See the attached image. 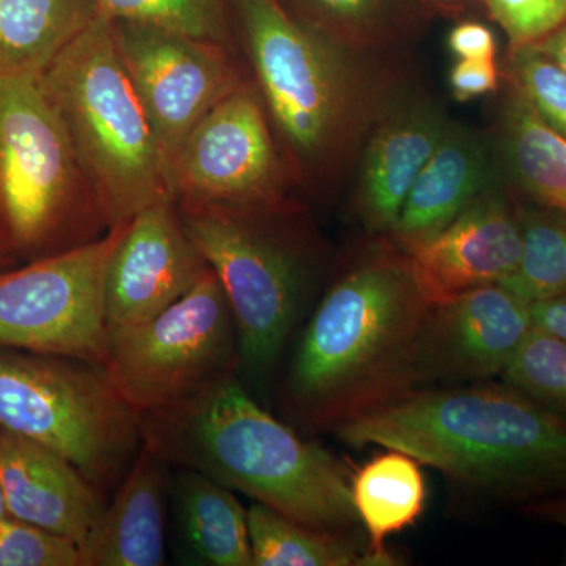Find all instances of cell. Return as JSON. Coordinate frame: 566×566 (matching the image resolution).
I'll list each match as a JSON object with an SVG mask.
<instances>
[{
    "mask_svg": "<svg viewBox=\"0 0 566 566\" xmlns=\"http://www.w3.org/2000/svg\"><path fill=\"white\" fill-rule=\"evenodd\" d=\"M334 430L346 444L400 450L494 494L566 483V420L510 385L406 390Z\"/></svg>",
    "mask_w": 566,
    "mask_h": 566,
    "instance_id": "6da1fadb",
    "label": "cell"
},
{
    "mask_svg": "<svg viewBox=\"0 0 566 566\" xmlns=\"http://www.w3.org/2000/svg\"><path fill=\"white\" fill-rule=\"evenodd\" d=\"M408 259L375 256L324 294L293 354L283 400L297 422L327 427L422 382L433 312Z\"/></svg>",
    "mask_w": 566,
    "mask_h": 566,
    "instance_id": "7a4b0ae2",
    "label": "cell"
},
{
    "mask_svg": "<svg viewBox=\"0 0 566 566\" xmlns=\"http://www.w3.org/2000/svg\"><path fill=\"white\" fill-rule=\"evenodd\" d=\"M144 444L318 531L360 523L345 465L264 411L238 376L185 403L142 412Z\"/></svg>",
    "mask_w": 566,
    "mask_h": 566,
    "instance_id": "3957f363",
    "label": "cell"
},
{
    "mask_svg": "<svg viewBox=\"0 0 566 566\" xmlns=\"http://www.w3.org/2000/svg\"><path fill=\"white\" fill-rule=\"evenodd\" d=\"M111 227L174 199L169 161L99 14L41 74Z\"/></svg>",
    "mask_w": 566,
    "mask_h": 566,
    "instance_id": "277c9868",
    "label": "cell"
},
{
    "mask_svg": "<svg viewBox=\"0 0 566 566\" xmlns=\"http://www.w3.org/2000/svg\"><path fill=\"white\" fill-rule=\"evenodd\" d=\"M111 229L41 76H0V253L35 262Z\"/></svg>",
    "mask_w": 566,
    "mask_h": 566,
    "instance_id": "5b68a950",
    "label": "cell"
},
{
    "mask_svg": "<svg viewBox=\"0 0 566 566\" xmlns=\"http://www.w3.org/2000/svg\"><path fill=\"white\" fill-rule=\"evenodd\" d=\"M241 43L290 174L329 170L352 134L356 95L340 44L279 0H232Z\"/></svg>",
    "mask_w": 566,
    "mask_h": 566,
    "instance_id": "8992f818",
    "label": "cell"
},
{
    "mask_svg": "<svg viewBox=\"0 0 566 566\" xmlns=\"http://www.w3.org/2000/svg\"><path fill=\"white\" fill-rule=\"evenodd\" d=\"M0 427L50 447L109 497L144 444L103 364L0 348Z\"/></svg>",
    "mask_w": 566,
    "mask_h": 566,
    "instance_id": "52a82bcc",
    "label": "cell"
},
{
    "mask_svg": "<svg viewBox=\"0 0 566 566\" xmlns=\"http://www.w3.org/2000/svg\"><path fill=\"white\" fill-rule=\"evenodd\" d=\"M186 232L221 282L240 342L238 378L262 386L303 307L307 262L285 222L292 207L178 203Z\"/></svg>",
    "mask_w": 566,
    "mask_h": 566,
    "instance_id": "ba28073f",
    "label": "cell"
},
{
    "mask_svg": "<svg viewBox=\"0 0 566 566\" xmlns=\"http://www.w3.org/2000/svg\"><path fill=\"white\" fill-rule=\"evenodd\" d=\"M104 367L139 415L185 403L238 376L237 323L211 268L161 314L111 331Z\"/></svg>",
    "mask_w": 566,
    "mask_h": 566,
    "instance_id": "9c48e42d",
    "label": "cell"
},
{
    "mask_svg": "<svg viewBox=\"0 0 566 566\" xmlns=\"http://www.w3.org/2000/svg\"><path fill=\"white\" fill-rule=\"evenodd\" d=\"M126 223L91 244L0 271V348L106 364V277Z\"/></svg>",
    "mask_w": 566,
    "mask_h": 566,
    "instance_id": "30bf717a",
    "label": "cell"
},
{
    "mask_svg": "<svg viewBox=\"0 0 566 566\" xmlns=\"http://www.w3.org/2000/svg\"><path fill=\"white\" fill-rule=\"evenodd\" d=\"M289 175L251 80L197 123L170 161L174 199L205 207H286Z\"/></svg>",
    "mask_w": 566,
    "mask_h": 566,
    "instance_id": "8fae6325",
    "label": "cell"
},
{
    "mask_svg": "<svg viewBox=\"0 0 566 566\" xmlns=\"http://www.w3.org/2000/svg\"><path fill=\"white\" fill-rule=\"evenodd\" d=\"M111 31L170 170L197 123L249 80L238 51L137 22L111 21Z\"/></svg>",
    "mask_w": 566,
    "mask_h": 566,
    "instance_id": "7c38bea8",
    "label": "cell"
},
{
    "mask_svg": "<svg viewBox=\"0 0 566 566\" xmlns=\"http://www.w3.org/2000/svg\"><path fill=\"white\" fill-rule=\"evenodd\" d=\"M208 268L186 232L177 200L140 211L126 223L107 270V333L161 314L185 296Z\"/></svg>",
    "mask_w": 566,
    "mask_h": 566,
    "instance_id": "4fadbf2b",
    "label": "cell"
},
{
    "mask_svg": "<svg viewBox=\"0 0 566 566\" xmlns=\"http://www.w3.org/2000/svg\"><path fill=\"white\" fill-rule=\"evenodd\" d=\"M532 327L531 304L499 283L436 305L424 333L422 382L504 375Z\"/></svg>",
    "mask_w": 566,
    "mask_h": 566,
    "instance_id": "5bb4252c",
    "label": "cell"
},
{
    "mask_svg": "<svg viewBox=\"0 0 566 566\" xmlns=\"http://www.w3.org/2000/svg\"><path fill=\"white\" fill-rule=\"evenodd\" d=\"M523 227L499 199L475 200L430 240L409 249L417 292L442 305L480 286L501 283L516 270Z\"/></svg>",
    "mask_w": 566,
    "mask_h": 566,
    "instance_id": "9a60e30c",
    "label": "cell"
},
{
    "mask_svg": "<svg viewBox=\"0 0 566 566\" xmlns=\"http://www.w3.org/2000/svg\"><path fill=\"white\" fill-rule=\"evenodd\" d=\"M0 486L10 516L66 536L82 549L107 504L106 495L61 453L3 427Z\"/></svg>",
    "mask_w": 566,
    "mask_h": 566,
    "instance_id": "2e32d148",
    "label": "cell"
},
{
    "mask_svg": "<svg viewBox=\"0 0 566 566\" xmlns=\"http://www.w3.org/2000/svg\"><path fill=\"white\" fill-rule=\"evenodd\" d=\"M172 469L159 453L142 444L82 549L84 566L166 564Z\"/></svg>",
    "mask_w": 566,
    "mask_h": 566,
    "instance_id": "e0dca14e",
    "label": "cell"
},
{
    "mask_svg": "<svg viewBox=\"0 0 566 566\" xmlns=\"http://www.w3.org/2000/svg\"><path fill=\"white\" fill-rule=\"evenodd\" d=\"M447 129L434 112L415 107L387 118L365 151L360 202L378 229H394L416 178Z\"/></svg>",
    "mask_w": 566,
    "mask_h": 566,
    "instance_id": "ac0fdd59",
    "label": "cell"
},
{
    "mask_svg": "<svg viewBox=\"0 0 566 566\" xmlns=\"http://www.w3.org/2000/svg\"><path fill=\"white\" fill-rule=\"evenodd\" d=\"M170 505L185 564L253 566L248 510L233 490L196 469L174 468Z\"/></svg>",
    "mask_w": 566,
    "mask_h": 566,
    "instance_id": "d6986e66",
    "label": "cell"
},
{
    "mask_svg": "<svg viewBox=\"0 0 566 566\" xmlns=\"http://www.w3.org/2000/svg\"><path fill=\"white\" fill-rule=\"evenodd\" d=\"M486 163L479 142L447 129L406 197L392 232L405 248L430 240L479 200Z\"/></svg>",
    "mask_w": 566,
    "mask_h": 566,
    "instance_id": "ffe728a7",
    "label": "cell"
},
{
    "mask_svg": "<svg viewBox=\"0 0 566 566\" xmlns=\"http://www.w3.org/2000/svg\"><path fill=\"white\" fill-rule=\"evenodd\" d=\"M98 17L96 0H0V76H41Z\"/></svg>",
    "mask_w": 566,
    "mask_h": 566,
    "instance_id": "44dd1931",
    "label": "cell"
},
{
    "mask_svg": "<svg viewBox=\"0 0 566 566\" xmlns=\"http://www.w3.org/2000/svg\"><path fill=\"white\" fill-rule=\"evenodd\" d=\"M387 450L352 476L354 506L368 534L365 556L374 566L394 565L386 539L412 526L427 502L419 461L400 450Z\"/></svg>",
    "mask_w": 566,
    "mask_h": 566,
    "instance_id": "7402d4cb",
    "label": "cell"
},
{
    "mask_svg": "<svg viewBox=\"0 0 566 566\" xmlns=\"http://www.w3.org/2000/svg\"><path fill=\"white\" fill-rule=\"evenodd\" d=\"M253 566L367 565L340 534L318 531L253 502L248 510Z\"/></svg>",
    "mask_w": 566,
    "mask_h": 566,
    "instance_id": "603a6c76",
    "label": "cell"
},
{
    "mask_svg": "<svg viewBox=\"0 0 566 566\" xmlns=\"http://www.w3.org/2000/svg\"><path fill=\"white\" fill-rule=\"evenodd\" d=\"M509 142L523 185L539 202L566 212V137L520 98L510 112Z\"/></svg>",
    "mask_w": 566,
    "mask_h": 566,
    "instance_id": "cb8c5ba5",
    "label": "cell"
},
{
    "mask_svg": "<svg viewBox=\"0 0 566 566\" xmlns=\"http://www.w3.org/2000/svg\"><path fill=\"white\" fill-rule=\"evenodd\" d=\"M109 21L137 22L237 51L229 0H96Z\"/></svg>",
    "mask_w": 566,
    "mask_h": 566,
    "instance_id": "d4e9b609",
    "label": "cell"
},
{
    "mask_svg": "<svg viewBox=\"0 0 566 566\" xmlns=\"http://www.w3.org/2000/svg\"><path fill=\"white\" fill-rule=\"evenodd\" d=\"M499 285L528 304L566 293V223L527 222L520 263Z\"/></svg>",
    "mask_w": 566,
    "mask_h": 566,
    "instance_id": "484cf974",
    "label": "cell"
},
{
    "mask_svg": "<svg viewBox=\"0 0 566 566\" xmlns=\"http://www.w3.org/2000/svg\"><path fill=\"white\" fill-rule=\"evenodd\" d=\"M504 376L509 385L566 420V342L532 327Z\"/></svg>",
    "mask_w": 566,
    "mask_h": 566,
    "instance_id": "4316f807",
    "label": "cell"
},
{
    "mask_svg": "<svg viewBox=\"0 0 566 566\" xmlns=\"http://www.w3.org/2000/svg\"><path fill=\"white\" fill-rule=\"evenodd\" d=\"M296 20L344 44L374 33L395 0H279Z\"/></svg>",
    "mask_w": 566,
    "mask_h": 566,
    "instance_id": "83f0119b",
    "label": "cell"
},
{
    "mask_svg": "<svg viewBox=\"0 0 566 566\" xmlns=\"http://www.w3.org/2000/svg\"><path fill=\"white\" fill-rule=\"evenodd\" d=\"M0 566H84V554L73 539L10 516L0 523Z\"/></svg>",
    "mask_w": 566,
    "mask_h": 566,
    "instance_id": "f1b7e54d",
    "label": "cell"
},
{
    "mask_svg": "<svg viewBox=\"0 0 566 566\" xmlns=\"http://www.w3.org/2000/svg\"><path fill=\"white\" fill-rule=\"evenodd\" d=\"M517 84L536 114L566 137V74L534 46L517 48Z\"/></svg>",
    "mask_w": 566,
    "mask_h": 566,
    "instance_id": "f546056e",
    "label": "cell"
},
{
    "mask_svg": "<svg viewBox=\"0 0 566 566\" xmlns=\"http://www.w3.org/2000/svg\"><path fill=\"white\" fill-rule=\"evenodd\" d=\"M513 46L538 43L566 21V0H483Z\"/></svg>",
    "mask_w": 566,
    "mask_h": 566,
    "instance_id": "4dcf8cb0",
    "label": "cell"
},
{
    "mask_svg": "<svg viewBox=\"0 0 566 566\" xmlns=\"http://www.w3.org/2000/svg\"><path fill=\"white\" fill-rule=\"evenodd\" d=\"M450 85L460 102L486 95L497 87L494 61H460L450 73Z\"/></svg>",
    "mask_w": 566,
    "mask_h": 566,
    "instance_id": "1f68e13d",
    "label": "cell"
},
{
    "mask_svg": "<svg viewBox=\"0 0 566 566\" xmlns=\"http://www.w3.org/2000/svg\"><path fill=\"white\" fill-rule=\"evenodd\" d=\"M449 48L460 61H494L493 32L480 22H463L449 35Z\"/></svg>",
    "mask_w": 566,
    "mask_h": 566,
    "instance_id": "d6a6232c",
    "label": "cell"
},
{
    "mask_svg": "<svg viewBox=\"0 0 566 566\" xmlns=\"http://www.w3.org/2000/svg\"><path fill=\"white\" fill-rule=\"evenodd\" d=\"M532 324L566 342V293L531 304Z\"/></svg>",
    "mask_w": 566,
    "mask_h": 566,
    "instance_id": "836d02e7",
    "label": "cell"
},
{
    "mask_svg": "<svg viewBox=\"0 0 566 566\" xmlns=\"http://www.w3.org/2000/svg\"><path fill=\"white\" fill-rule=\"evenodd\" d=\"M536 51L546 55L549 61L556 63L558 69L566 74V21L560 28L545 36L538 43L531 44Z\"/></svg>",
    "mask_w": 566,
    "mask_h": 566,
    "instance_id": "e575fe53",
    "label": "cell"
},
{
    "mask_svg": "<svg viewBox=\"0 0 566 566\" xmlns=\"http://www.w3.org/2000/svg\"><path fill=\"white\" fill-rule=\"evenodd\" d=\"M532 512L545 517L551 523L566 527V491L557 494L556 497L546 499L532 506Z\"/></svg>",
    "mask_w": 566,
    "mask_h": 566,
    "instance_id": "d590c367",
    "label": "cell"
},
{
    "mask_svg": "<svg viewBox=\"0 0 566 566\" xmlns=\"http://www.w3.org/2000/svg\"><path fill=\"white\" fill-rule=\"evenodd\" d=\"M7 517H10V513L9 509H7L6 497H3L2 486H0V523L7 520Z\"/></svg>",
    "mask_w": 566,
    "mask_h": 566,
    "instance_id": "8d00e7d4",
    "label": "cell"
},
{
    "mask_svg": "<svg viewBox=\"0 0 566 566\" xmlns=\"http://www.w3.org/2000/svg\"><path fill=\"white\" fill-rule=\"evenodd\" d=\"M18 266V264H14L11 262V260L7 259V256H3L2 253H0V271L9 270V268Z\"/></svg>",
    "mask_w": 566,
    "mask_h": 566,
    "instance_id": "74e56055",
    "label": "cell"
},
{
    "mask_svg": "<svg viewBox=\"0 0 566 566\" xmlns=\"http://www.w3.org/2000/svg\"><path fill=\"white\" fill-rule=\"evenodd\" d=\"M434 2H453V0H434Z\"/></svg>",
    "mask_w": 566,
    "mask_h": 566,
    "instance_id": "f35d334b",
    "label": "cell"
}]
</instances>
